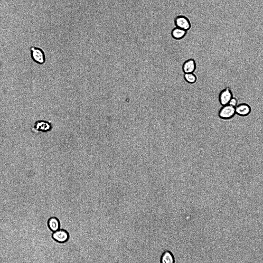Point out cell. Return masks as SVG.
Here are the masks:
<instances>
[{"label":"cell","mask_w":263,"mask_h":263,"mask_svg":"<svg viewBox=\"0 0 263 263\" xmlns=\"http://www.w3.org/2000/svg\"><path fill=\"white\" fill-rule=\"evenodd\" d=\"M29 53L31 59L34 63L40 65H43L45 63V54L41 48L32 46L29 48Z\"/></svg>","instance_id":"obj_1"},{"label":"cell","mask_w":263,"mask_h":263,"mask_svg":"<svg viewBox=\"0 0 263 263\" xmlns=\"http://www.w3.org/2000/svg\"><path fill=\"white\" fill-rule=\"evenodd\" d=\"M236 114L235 107L229 104L222 106L218 113L219 117L223 120L231 119Z\"/></svg>","instance_id":"obj_2"},{"label":"cell","mask_w":263,"mask_h":263,"mask_svg":"<svg viewBox=\"0 0 263 263\" xmlns=\"http://www.w3.org/2000/svg\"><path fill=\"white\" fill-rule=\"evenodd\" d=\"M176 27L187 31L191 28V24L189 20L185 16L179 15L176 16L174 20Z\"/></svg>","instance_id":"obj_3"},{"label":"cell","mask_w":263,"mask_h":263,"mask_svg":"<svg viewBox=\"0 0 263 263\" xmlns=\"http://www.w3.org/2000/svg\"><path fill=\"white\" fill-rule=\"evenodd\" d=\"M52 236V238L55 241L60 243L66 242L69 238L68 232L65 230L61 229L53 232Z\"/></svg>","instance_id":"obj_4"},{"label":"cell","mask_w":263,"mask_h":263,"mask_svg":"<svg viewBox=\"0 0 263 263\" xmlns=\"http://www.w3.org/2000/svg\"><path fill=\"white\" fill-rule=\"evenodd\" d=\"M233 97L232 93L230 89L226 88L221 90L219 95V100L222 106L228 104Z\"/></svg>","instance_id":"obj_5"},{"label":"cell","mask_w":263,"mask_h":263,"mask_svg":"<svg viewBox=\"0 0 263 263\" xmlns=\"http://www.w3.org/2000/svg\"><path fill=\"white\" fill-rule=\"evenodd\" d=\"M236 113L241 117H245L248 115L251 111L250 106L246 103H241L235 107Z\"/></svg>","instance_id":"obj_6"},{"label":"cell","mask_w":263,"mask_h":263,"mask_svg":"<svg viewBox=\"0 0 263 263\" xmlns=\"http://www.w3.org/2000/svg\"><path fill=\"white\" fill-rule=\"evenodd\" d=\"M196 68L195 61L193 59H189L183 63L182 66L183 71L184 73H193Z\"/></svg>","instance_id":"obj_7"},{"label":"cell","mask_w":263,"mask_h":263,"mask_svg":"<svg viewBox=\"0 0 263 263\" xmlns=\"http://www.w3.org/2000/svg\"><path fill=\"white\" fill-rule=\"evenodd\" d=\"M175 258L173 253L168 250H166L163 252L160 259L161 263H174Z\"/></svg>","instance_id":"obj_8"},{"label":"cell","mask_w":263,"mask_h":263,"mask_svg":"<svg viewBox=\"0 0 263 263\" xmlns=\"http://www.w3.org/2000/svg\"><path fill=\"white\" fill-rule=\"evenodd\" d=\"M48 225L49 229L53 232L60 229V221L57 218L54 217H52L49 219Z\"/></svg>","instance_id":"obj_9"},{"label":"cell","mask_w":263,"mask_h":263,"mask_svg":"<svg viewBox=\"0 0 263 263\" xmlns=\"http://www.w3.org/2000/svg\"><path fill=\"white\" fill-rule=\"evenodd\" d=\"M186 33L187 31L177 27L174 28L171 32L172 37L176 40L182 39L185 37Z\"/></svg>","instance_id":"obj_10"},{"label":"cell","mask_w":263,"mask_h":263,"mask_svg":"<svg viewBox=\"0 0 263 263\" xmlns=\"http://www.w3.org/2000/svg\"><path fill=\"white\" fill-rule=\"evenodd\" d=\"M184 77L185 81L189 83H194L197 81V77L193 73H184Z\"/></svg>","instance_id":"obj_11"},{"label":"cell","mask_w":263,"mask_h":263,"mask_svg":"<svg viewBox=\"0 0 263 263\" xmlns=\"http://www.w3.org/2000/svg\"><path fill=\"white\" fill-rule=\"evenodd\" d=\"M238 103L237 99L236 98L233 97L230 100L228 104L235 107L238 105Z\"/></svg>","instance_id":"obj_12"},{"label":"cell","mask_w":263,"mask_h":263,"mask_svg":"<svg viewBox=\"0 0 263 263\" xmlns=\"http://www.w3.org/2000/svg\"><path fill=\"white\" fill-rule=\"evenodd\" d=\"M125 11L127 13H129L131 11V8L129 6H126L125 8Z\"/></svg>","instance_id":"obj_13"}]
</instances>
